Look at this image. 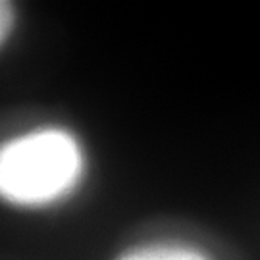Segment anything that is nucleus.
<instances>
[{
  "instance_id": "f257e3e1",
  "label": "nucleus",
  "mask_w": 260,
  "mask_h": 260,
  "mask_svg": "<svg viewBox=\"0 0 260 260\" xmlns=\"http://www.w3.org/2000/svg\"><path fill=\"white\" fill-rule=\"evenodd\" d=\"M81 172L75 139L41 129L0 147V197L16 205H43L64 195Z\"/></svg>"
},
{
  "instance_id": "f03ea898",
  "label": "nucleus",
  "mask_w": 260,
  "mask_h": 260,
  "mask_svg": "<svg viewBox=\"0 0 260 260\" xmlns=\"http://www.w3.org/2000/svg\"><path fill=\"white\" fill-rule=\"evenodd\" d=\"M120 260H206L203 254L183 247H147L127 252Z\"/></svg>"
},
{
  "instance_id": "7ed1b4c3",
  "label": "nucleus",
  "mask_w": 260,
  "mask_h": 260,
  "mask_svg": "<svg viewBox=\"0 0 260 260\" xmlns=\"http://www.w3.org/2000/svg\"><path fill=\"white\" fill-rule=\"evenodd\" d=\"M12 27H14V6L10 2L0 0V47L12 33Z\"/></svg>"
}]
</instances>
